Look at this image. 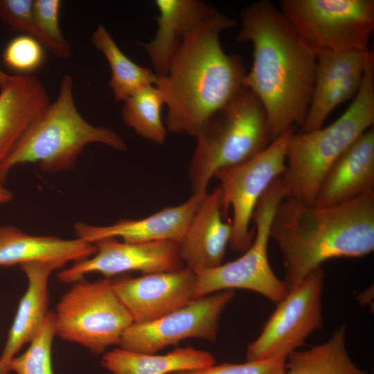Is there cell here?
Segmentation results:
<instances>
[{"label": "cell", "mask_w": 374, "mask_h": 374, "mask_svg": "<svg viewBox=\"0 0 374 374\" xmlns=\"http://www.w3.org/2000/svg\"><path fill=\"white\" fill-rule=\"evenodd\" d=\"M240 42L253 46V62L243 85L259 100L274 140L301 127L313 93L316 53L282 12L261 0L242 9Z\"/></svg>", "instance_id": "obj_1"}, {"label": "cell", "mask_w": 374, "mask_h": 374, "mask_svg": "<svg viewBox=\"0 0 374 374\" xmlns=\"http://www.w3.org/2000/svg\"><path fill=\"white\" fill-rule=\"evenodd\" d=\"M235 26L234 19L217 10L187 35L166 75L157 76L154 84L165 98L169 131L195 136L213 114L244 88L242 58L227 54L220 40L224 30Z\"/></svg>", "instance_id": "obj_2"}, {"label": "cell", "mask_w": 374, "mask_h": 374, "mask_svg": "<svg viewBox=\"0 0 374 374\" xmlns=\"http://www.w3.org/2000/svg\"><path fill=\"white\" fill-rule=\"evenodd\" d=\"M269 236L281 252L290 290L326 260L373 251L374 190L325 207L285 197L274 213Z\"/></svg>", "instance_id": "obj_3"}, {"label": "cell", "mask_w": 374, "mask_h": 374, "mask_svg": "<svg viewBox=\"0 0 374 374\" xmlns=\"http://www.w3.org/2000/svg\"><path fill=\"white\" fill-rule=\"evenodd\" d=\"M90 143L127 150L125 141L114 130L95 126L82 116L75 103L72 78L65 74L56 99L37 116L0 166V181L3 183L12 168L27 163H38L46 172L69 170Z\"/></svg>", "instance_id": "obj_4"}, {"label": "cell", "mask_w": 374, "mask_h": 374, "mask_svg": "<svg viewBox=\"0 0 374 374\" xmlns=\"http://www.w3.org/2000/svg\"><path fill=\"white\" fill-rule=\"evenodd\" d=\"M374 123V55L361 87L347 109L332 123L294 132L286 150V170L280 177L286 197L314 206L319 186L334 163Z\"/></svg>", "instance_id": "obj_5"}, {"label": "cell", "mask_w": 374, "mask_h": 374, "mask_svg": "<svg viewBox=\"0 0 374 374\" xmlns=\"http://www.w3.org/2000/svg\"><path fill=\"white\" fill-rule=\"evenodd\" d=\"M195 137L188 177L192 195L199 200L217 170L251 159L274 140L262 104L245 87L213 114Z\"/></svg>", "instance_id": "obj_6"}, {"label": "cell", "mask_w": 374, "mask_h": 374, "mask_svg": "<svg viewBox=\"0 0 374 374\" xmlns=\"http://www.w3.org/2000/svg\"><path fill=\"white\" fill-rule=\"evenodd\" d=\"M72 284L54 312L56 335L97 355L118 346L134 321L114 292L111 278H82Z\"/></svg>", "instance_id": "obj_7"}, {"label": "cell", "mask_w": 374, "mask_h": 374, "mask_svg": "<svg viewBox=\"0 0 374 374\" xmlns=\"http://www.w3.org/2000/svg\"><path fill=\"white\" fill-rule=\"evenodd\" d=\"M285 197L279 177L265 190L256 206L252 216L256 232L251 246L233 261L195 272V299L233 289L255 292L276 303L286 296L288 288L272 270L267 252L271 222L278 206Z\"/></svg>", "instance_id": "obj_8"}, {"label": "cell", "mask_w": 374, "mask_h": 374, "mask_svg": "<svg viewBox=\"0 0 374 374\" xmlns=\"http://www.w3.org/2000/svg\"><path fill=\"white\" fill-rule=\"evenodd\" d=\"M280 10L316 55L369 50L373 0H283Z\"/></svg>", "instance_id": "obj_9"}, {"label": "cell", "mask_w": 374, "mask_h": 374, "mask_svg": "<svg viewBox=\"0 0 374 374\" xmlns=\"http://www.w3.org/2000/svg\"><path fill=\"white\" fill-rule=\"evenodd\" d=\"M294 126L278 136L260 153L235 166L217 170L222 212L233 210L230 247L245 251L251 244L254 231L250 224L256 206L271 183L286 170V150Z\"/></svg>", "instance_id": "obj_10"}, {"label": "cell", "mask_w": 374, "mask_h": 374, "mask_svg": "<svg viewBox=\"0 0 374 374\" xmlns=\"http://www.w3.org/2000/svg\"><path fill=\"white\" fill-rule=\"evenodd\" d=\"M323 270L319 267L286 296L247 348V361L284 358L304 345L308 337L323 326Z\"/></svg>", "instance_id": "obj_11"}, {"label": "cell", "mask_w": 374, "mask_h": 374, "mask_svg": "<svg viewBox=\"0 0 374 374\" xmlns=\"http://www.w3.org/2000/svg\"><path fill=\"white\" fill-rule=\"evenodd\" d=\"M234 298L232 290L214 292L146 323H133L123 333L118 346L154 354L181 341L197 338L214 341L220 317Z\"/></svg>", "instance_id": "obj_12"}, {"label": "cell", "mask_w": 374, "mask_h": 374, "mask_svg": "<svg viewBox=\"0 0 374 374\" xmlns=\"http://www.w3.org/2000/svg\"><path fill=\"white\" fill-rule=\"evenodd\" d=\"M96 253L57 274L62 283H73L91 273L112 278L128 271L143 274L172 271L184 267L178 244L172 241L127 242L108 238L93 243Z\"/></svg>", "instance_id": "obj_13"}, {"label": "cell", "mask_w": 374, "mask_h": 374, "mask_svg": "<svg viewBox=\"0 0 374 374\" xmlns=\"http://www.w3.org/2000/svg\"><path fill=\"white\" fill-rule=\"evenodd\" d=\"M111 282L134 323L154 321L195 299L197 274L186 266L135 278L116 276Z\"/></svg>", "instance_id": "obj_14"}, {"label": "cell", "mask_w": 374, "mask_h": 374, "mask_svg": "<svg viewBox=\"0 0 374 374\" xmlns=\"http://www.w3.org/2000/svg\"><path fill=\"white\" fill-rule=\"evenodd\" d=\"M200 201L192 195L177 206L165 207L141 219H121L102 226L79 222L74 224V230L77 238L90 243L121 238L127 242L172 241L178 244Z\"/></svg>", "instance_id": "obj_15"}, {"label": "cell", "mask_w": 374, "mask_h": 374, "mask_svg": "<svg viewBox=\"0 0 374 374\" xmlns=\"http://www.w3.org/2000/svg\"><path fill=\"white\" fill-rule=\"evenodd\" d=\"M222 214V193L217 187L199 202L178 243L181 260L195 272L222 264L231 235V223L224 222Z\"/></svg>", "instance_id": "obj_16"}, {"label": "cell", "mask_w": 374, "mask_h": 374, "mask_svg": "<svg viewBox=\"0 0 374 374\" xmlns=\"http://www.w3.org/2000/svg\"><path fill=\"white\" fill-rule=\"evenodd\" d=\"M374 190V128L366 131L334 163L319 186L314 205L332 206Z\"/></svg>", "instance_id": "obj_17"}, {"label": "cell", "mask_w": 374, "mask_h": 374, "mask_svg": "<svg viewBox=\"0 0 374 374\" xmlns=\"http://www.w3.org/2000/svg\"><path fill=\"white\" fill-rule=\"evenodd\" d=\"M154 4L159 12L155 36L139 45L146 51L156 75L163 77L187 35L217 10L199 0H156Z\"/></svg>", "instance_id": "obj_18"}, {"label": "cell", "mask_w": 374, "mask_h": 374, "mask_svg": "<svg viewBox=\"0 0 374 374\" xmlns=\"http://www.w3.org/2000/svg\"><path fill=\"white\" fill-rule=\"evenodd\" d=\"M60 262H28L19 265L28 280L26 292L17 312L0 356V374H8V365L22 347L34 338L48 312V280L51 273L62 267Z\"/></svg>", "instance_id": "obj_19"}, {"label": "cell", "mask_w": 374, "mask_h": 374, "mask_svg": "<svg viewBox=\"0 0 374 374\" xmlns=\"http://www.w3.org/2000/svg\"><path fill=\"white\" fill-rule=\"evenodd\" d=\"M96 251L93 243L79 238L28 234L16 226L0 225V267L35 262H78Z\"/></svg>", "instance_id": "obj_20"}, {"label": "cell", "mask_w": 374, "mask_h": 374, "mask_svg": "<svg viewBox=\"0 0 374 374\" xmlns=\"http://www.w3.org/2000/svg\"><path fill=\"white\" fill-rule=\"evenodd\" d=\"M49 103L44 85L32 75H14L0 88V166Z\"/></svg>", "instance_id": "obj_21"}, {"label": "cell", "mask_w": 374, "mask_h": 374, "mask_svg": "<svg viewBox=\"0 0 374 374\" xmlns=\"http://www.w3.org/2000/svg\"><path fill=\"white\" fill-rule=\"evenodd\" d=\"M215 364L208 352L192 346L178 347L164 354L142 353L114 348L105 353L101 364L112 374H172Z\"/></svg>", "instance_id": "obj_22"}, {"label": "cell", "mask_w": 374, "mask_h": 374, "mask_svg": "<svg viewBox=\"0 0 374 374\" xmlns=\"http://www.w3.org/2000/svg\"><path fill=\"white\" fill-rule=\"evenodd\" d=\"M346 334L344 325L324 343L291 353L286 358L284 374H368L349 357Z\"/></svg>", "instance_id": "obj_23"}, {"label": "cell", "mask_w": 374, "mask_h": 374, "mask_svg": "<svg viewBox=\"0 0 374 374\" xmlns=\"http://www.w3.org/2000/svg\"><path fill=\"white\" fill-rule=\"evenodd\" d=\"M91 43L104 55L110 66L112 76L109 87L117 101L124 102L142 88L155 84L157 76L153 70L130 59L104 26L99 25L95 30Z\"/></svg>", "instance_id": "obj_24"}, {"label": "cell", "mask_w": 374, "mask_h": 374, "mask_svg": "<svg viewBox=\"0 0 374 374\" xmlns=\"http://www.w3.org/2000/svg\"><path fill=\"white\" fill-rule=\"evenodd\" d=\"M163 105L161 90L155 84L146 86L124 101L123 120L139 136L163 144L167 136L161 117Z\"/></svg>", "instance_id": "obj_25"}, {"label": "cell", "mask_w": 374, "mask_h": 374, "mask_svg": "<svg viewBox=\"0 0 374 374\" xmlns=\"http://www.w3.org/2000/svg\"><path fill=\"white\" fill-rule=\"evenodd\" d=\"M55 335V314L48 311L28 348L9 363V372L16 374H55L51 353Z\"/></svg>", "instance_id": "obj_26"}, {"label": "cell", "mask_w": 374, "mask_h": 374, "mask_svg": "<svg viewBox=\"0 0 374 374\" xmlns=\"http://www.w3.org/2000/svg\"><path fill=\"white\" fill-rule=\"evenodd\" d=\"M365 69L353 73L319 97L311 99L300 132H310L323 127L326 118L337 105L353 98L361 87Z\"/></svg>", "instance_id": "obj_27"}, {"label": "cell", "mask_w": 374, "mask_h": 374, "mask_svg": "<svg viewBox=\"0 0 374 374\" xmlns=\"http://www.w3.org/2000/svg\"><path fill=\"white\" fill-rule=\"evenodd\" d=\"M60 0H35L33 11L36 23L46 42V49L60 58H69L72 51L60 26Z\"/></svg>", "instance_id": "obj_28"}, {"label": "cell", "mask_w": 374, "mask_h": 374, "mask_svg": "<svg viewBox=\"0 0 374 374\" xmlns=\"http://www.w3.org/2000/svg\"><path fill=\"white\" fill-rule=\"evenodd\" d=\"M44 60V47L36 39L26 35L12 38L3 52L4 64L18 75H31L42 67Z\"/></svg>", "instance_id": "obj_29"}, {"label": "cell", "mask_w": 374, "mask_h": 374, "mask_svg": "<svg viewBox=\"0 0 374 374\" xmlns=\"http://www.w3.org/2000/svg\"><path fill=\"white\" fill-rule=\"evenodd\" d=\"M32 0H0V20L14 31L36 39L46 48V42L34 17Z\"/></svg>", "instance_id": "obj_30"}, {"label": "cell", "mask_w": 374, "mask_h": 374, "mask_svg": "<svg viewBox=\"0 0 374 374\" xmlns=\"http://www.w3.org/2000/svg\"><path fill=\"white\" fill-rule=\"evenodd\" d=\"M286 359L272 358L260 361H247L242 364H215L193 370L172 374H284Z\"/></svg>", "instance_id": "obj_31"}, {"label": "cell", "mask_w": 374, "mask_h": 374, "mask_svg": "<svg viewBox=\"0 0 374 374\" xmlns=\"http://www.w3.org/2000/svg\"><path fill=\"white\" fill-rule=\"evenodd\" d=\"M13 199V195L10 190L3 186V183L0 181V204L10 202Z\"/></svg>", "instance_id": "obj_32"}, {"label": "cell", "mask_w": 374, "mask_h": 374, "mask_svg": "<svg viewBox=\"0 0 374 374\" xmlns=\"http://www.w3.org/2000/svg\"><path fill=\"white\" fill-rule=\"evenodd\" d=\"M14 75H10L0 69V88L9 84L13 79Z\"/></svg>", "instance_id": "obj_33"}]
</instances>
